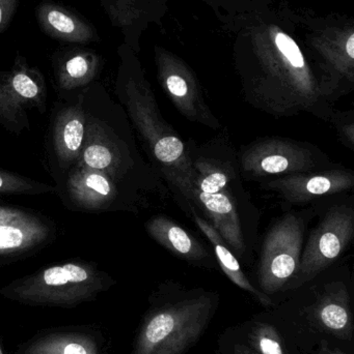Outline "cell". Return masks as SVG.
<instances>
[{"label": "cell", "instance_id": "1", "mask_svg": "<svg viewBox=\"0 0 354 354\" xmlns=\"http://www.w3.org/2000/svg\"><path fill=\"white\" fill-rule=\"evenodd\" d=\"M218 20L232 35L241 91L256 109L274 118L308 113L330 122L336 102L353 91L308 44L293 8L272 3Z\"/></svg>", "mask_w": 354, "mask_h": 354}, {"label": "cell", "instance_id": "2", "mask_svg": "<svg viewBox=\"0 0 354 354\" xmlns=\"http://www.w3.org/2000/svg\"><path fill=\"white\" fill-rule=\"evenodd\" d=\"M121 95L158 168H170L187 178L193 177L188 145L164 120L151 85L137 62L123 77Z\"/></svg>", "mask_w": 354, "mask_h": 354}, {"label": "cell", "instance_id": "3", "mask_svg": "<svg viewBox=\"0 0 354 354\" xmlns=\"http://www.w3.org/2000/svg\"><path fill=\"white\" fill-rule=\"evenodd\" d=\"M112 284V279L93 266L69 262L15 281L0 293L24 305L73 308L93 301Z\"/></svg>", "mask_w": 354, "mask_h": 354}, {"label": "cell", "instance_id": "4", "mask_svg": "<svg viewBox=\"0 0 354 354\" xmlns=\"http://www.w3.org/2000/svg\"><path fill=\"white\" fill-rule=\"evenodd\" d=\"M213 297L208 295L166 304L148 313L132 354H183L209 324Z\"/></svg>", "mask_w": 354, "mask_h": 354}, {"label": "cell", "instance_id": "5", "mask_svg": "<svg viewBox=\"0 0 354 354\" xmlns=\"http://www.w3.org/2000/svg\"><path fill=\"white\" fill-rule=\"evenodd\" d=\"M332 165L330 158L315 145L283 137L254 141L243 147L238 162L239 172L245 179L261 183Z\"/></svg>", "mask_w": 354, "mask_h": 354}, {"label": "cell", "instance_id": "6", "mask_svg": "<svg viewBox=\"0 0 354 354\" xmlns=\"http://www.w3.org/2000/svg\"><path fill=\"white\" fill-rule=\"evenodd\" d=\"M311 212H286L267 231L259 262L262 292L283 290L299 270Z\"/></svg>", "mask_w": 354, "mask_h": 354}, {"label": "cell", "instance_id": "7", "mask_svg": "<svg viewBox=\"0 0 354 354\" xmlns=\"http://www.w3.org/2000/svg\"><path fill=\"white\" fill-rule=\"evenodd\" d=\"M353 236V202L330 206L310 233L299 270L285 288L297 289L317 278L347 251Z\"/></svg>", "mask_w": 354, "mask_h": 354}, {"label": "cell", "instance_id": "8", "mask_svg": "<svg viewBox=\"0 0 354 354\" xmlns=\"http://www.w3.org/2000/svg\"><path fill=\"white\" fill-rule=\"evenodd\" d=\"M295 19L312 49L349 86L354 84V20L344 15L318 16L295 10Z\"/></svg>", "mask_w": 354, "mask_h": 354}, {"label": "cell", "instance_id": "9", "mask_svg": "<svg viewBox=\"0 0 354 354\" xmlns=\"http://www.w3.org/2000/svg\"><path fill=\"white\" fill-rule=\"evenodd\" d=\"M159 174L163 176L172 193L205 214L206 220L220 233L233 253L238 257H245L247 243L238 200L234 193H204L189 183L182 174L170 168H159Z\"/></svg>", "mask_w": 354, "mask_h": 354}, {"label": "cell", "instance_id": "10", "mask_svg": "<svg viewBox=\"0 0 354 354\" xmlns=\"http://www.w3.org/2000/svg\"><path fill=\"white\" fill-rule=\"evenodd\" d=\"M155 64L160 86L187 120L212 130L222 128L205 100L197 75L182 58L156 46Z\"/></svg>", "mask_w": 354, "mask_h": 354}, {"label": "cell", "instance_id": "11", "mask_svg": "<svg viewBox=\"0 0 354 354\" xmlns=\"http://www.w3.org/2000/svg\"><path fill=\"white\" fill-rule=\"evenodd\" d=\"M262 189L276 194L287 205L301 206L324 196L351 191L354 174L341 166H328L303 174H290L261 183Z\"/></svg>", "mask_w": 354, "mask_h": 354}, {"label": "cell", "instance_id": "12", "mask_svg": "<svg viewBox=\"0 0 354 354\" xmlns=\"http://www.w3.org/2000/svg\"><path fill=\"white\" fill-rule=\"evenodd\" d=\"M101 4L134 53L139 51V39L145 29L151 23L161 24L168 10V0H101Z\"/></svg>", "mask_w": 354, "mask_h": 354}, {"label": "cell", "instance_id": "13", "mask_svg": "<svg viewBox=\"0 0 354 354\" xmlns=\"http://www.w3.org/2000/svg\"><path fill=\"white\" fill-rule=\"evenodd\" d=\"M51 236L47 223L29 212L0 206V256L33 251Z\"/></svg>", "mask_w": 354, "mask_h": 354}, {"label": "cell", "instance_id": "14", "mask_svg": "<svg viewBox=\"0 0 354 354\" xmlns=\"http://www.w3.org/2000/svg\"><path fill=\"white\" fill-rule=\"evenodd\" d=\"M35 18L41 30L56 41L79 45L100 41L93 23L69 6L44 0L35 8Z\"/></svg>", "mask_w": 354, "mask_h": 354}, {"label": "cell", "instance_id": "15", "mask_svg": "<svg viewBox=\"0 0 354 354\" xmlns=\"http://www.w3.org/2000/svg\"><path fill=\"white\" fill-rule=\"evenodd\" d=\"M145 230L156 243L177 257L193 266L214 268V259L207 247L166 214L152 216Z\"/></svg>", "mask_w": 354, "mask_h": 354}, {"label": "cell", "instance_id": "16", "mask_svg": "<svg viewBox=\"0 0 354 354\" xmlns=\"http://www.w3.org/2000/svg\"><path fill=\"white\" fill-rule=\"evenodd\" d=\"M314 322L318 328L343 340L353 337V316L348 289L343 282L324 286L313 307Z\"/></svg>", "mask_w": 354, "mask_h": 354}, {"label": "cell", "instance_id": "17", "mask_svg": "<svg viewBox=\"0 0 354 354\" xmlns=\"http://www.w3.org/2000/svg\"><path fill=\"white\" fill-rule=\"evenodd\" d=\"M189 157L193 166V176L187 178L197 189L204 193H234L235 180H238L239 168L237 169L233 160L203 151L188 145Z\"/></svg>", "mask_w": 354, "mask_h": 354}, {"label": "cell", "instance_id": "18", "mask_svg": "<svg viewBox=\"0 0 354 354\" xmlns=\"http://www.w3.org/2000/svg\"><path fill=\"white\" fill-rule=\"evenodd\" d=\"M179 201L184 202V203L181 204L183 206V209L188 212L197 226L199 227L200 230L211 243L212 247L214 248L216 260H218L220 268L226 274V276L239 288L253 295L255 299H257L264 307H272L274 305V301L270 299L269 295H265L261 290H258L254 285H251V283L247 279V274L243 272L239 260L237 259L235 254L231 251L228 245L224 243V239L220 236V233L215 230V228L204 216H202L200 212H197L195 206L191 205L188 201H185V200L180 199V198H179Z\"/></svg>", "mask_w": 354, "mask_h": 354}, {"label": "cell", "instance_id": "19", "mask_svg": "<svg viewBox=\"0 0 354 354\" xmlns=\"http://www.w3.org/2000/svg\"><path fill=\"white\" fill-rule=\"evenodd\" d=\"M43 93V80L37 68L17 57L10 72L0 73V107L35 101Z\"/></svg>", "mask_w": 354, "mask_h": 354}, {"label": "cell", "instance_id": "20", "mask_svg": "<svg viewBox=\"0 0 354 354\" xmlns=\"http://www.w3.org/2000/svg\"><path fill=\"white\" fill-rule=\"evenodd\" d=\"M21 354H101V349L89 333L56 330L29 341Z\"/></svg>", "mask_w": 354, "mask_h": 354}, {"label": "cell", "instance_id": "21", "mask_svg": "<svg viewBox=\"0 0 354 354\" xmlns=\"http://www.w3.org/2000/svg\"><path fill=\"white\" fill-rule=\"evenodd\" d=\"M58 81L64 87H74L89 82L101 68V57L91 50L70 48L58 52Z\"/></svg>", "mask_w": 354, "mask_h": 354}, {"label": "cell", "instance_id": "22", "mask_svg": "<svg viewBox=\"0 0 354 354\" xmlns=\"http://www.w3.org/2000/svg\"><path fill=\"white\" fill-rule=\"evenodd\" d=\"M249 342L258 354H287L280 334L270 324L256 326L249 335Z\"/></svg>", "mask_w": 354, "mask_h": 354}, {"label": "cell", "instance_id": "23", "mask_svg": "<svg viewBox=\"0 0 354 354\" xmlns=\"http://www.w3.org/2000/svg\"><path fill=\"white\" fill-rule=\"evenodd\" d=\"M211 8L216 16H238L261 10L274 3V0H199Z\"/></svg>", "mask_w": 354, "mask_h": 354}, {"label": "cell", "instance_id": "24", "mask_svg": "<svg viewBox=\"0 0 354 354\" xmlns=\"http://www.w3.org/2000/svg\"><path fill=\"white\" fill-rule=\"evenodd\" d=\"M53 191L52 187L42 183H33L20 177L0 171V194L45 193Z\"/></svg>", "mask_w": 354, "mask_h": 354}, {"label": "cell", "instance_id": "25", "mask_svg": "<svg viewBox=\"0 0 354 354\" xmlns=\"http://www.w3.org/2000/svg\"><path fill=\"white\" fill-rule=\"evenodd\" d=\"M85 126L78 116H73L66 122L62 131V142L64 151L69 153H77L82 145Z\"/></svg>", "mask_w": 354, "mask_h": 354}, {"label": "cell", "instance_id": "26", "mask_svg": "<svg viewBox=\"0 0 354 354\" xmlns=\"http://www.w3.org/2000/svg\"><path fill=\"white\" fill-rule=\"evenodd\" d=\"M82 183L85 189L97 195V199L112 200L118 194L114 183L107 177L102 176L98 172H91V174H87Z\"/></svg>", "mask_w": 354, "mask_h": 354}, {"label": "cell", "instance_id": "27", "mask_svg": "<svg viewBox=\"0 0 354 354\" xmlns=\"http://www.w3.org/2000/svg\"><path fill=\"white\" fill-rule=\"evenodd\" d=\"M332 122L339 132L342 142L347 147L353 151L354 149V114L353 110L351 111L341 112L335 111L330 118Z\"/></svg>", "mask_w": 354, "mask_h": 354}, {"label": "cell", "instance_id": "28", "mask_svg": "<svg viewBox=\"0 0 354 354\" xmlns=\"http://www.w3.org/2000/svg\"><path fill=\"white\" fill-rule=\"evenodd\" d=\"M19 3L20 0H0V33L10 26L18 10Z\"/></svg>", "mask_w": 354, "mask_h": 354}, {"label": "cell", "instance_id": "29", "mask_svg": "<svg viewBox=\"0 0 354 354\" xmlns=\"http://www.w3.org/2000/svg\"><path fill=\"white\" fill-rule=\"evenodd\" d=\"M233 354H258L251 347L245 346V345H236L233 351Z\"/></svg>", "mask_w": 354, "mask_h": 354}, {"label": "cell", "instance_id": "30", "mask_svg": "<svg viewBox=\"0 0 354 354\" xmlns=\"http://www.w3.org/2000/svg\"><path fill=\"white\" fill-rule=\"evenodd\" d=\"M326 354H345V353H341V351H328V353H326Z\"/></svg>", "mask_w": 354, "mask_h": 354}, {"label": "cell", "instance_id": "31", "mask_svg": "<svg viewBox=\"0 0 354 354\" xmlns=\"http://www.w3.org/2000/svg\"><path fill=\"white\" fill-rule=\"evenodd\" d=\"M0 354H4L3 349H2L1 345H0Z\"/></svg>", "mask_w": 354, "mask_h": 354}]
</instances>
